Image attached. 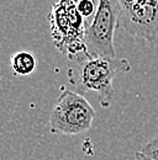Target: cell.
<instances>
[{"label": "cell", "instance_id": "obj_1", "mask_svg": "<svg viewBox=\"0 0 158 160\" xmlns=\"http://www.w3.org/2000/svg\"><path fill=\"white\" fill-rule=\"evenodd\" d=\"M68 81L77 89V92H95L101 107L108 108L114 99V79L118 74L131 70L126 58L93 57L87 51L68 57Z\"/></svg>", "mask_w": 158, "mask_h": 160}, {"label": "cell", "instance_id": "obj_2", "mask_svg": "<svg viewBox=\"0 0 158 160\" xmlns=\"http://www.w3.org/2000/svg\"><path fill=\"white\" fill-rule=\"evenodd\" d=\"M94 118L95 110L84 95L73 90H63L50 116V132L77 136L87 132Z\"/></svg>", "mask_w": 158, "mask_h": 160}, {"label": "cell", "instance_id": "obj_3", "mask_svg": "<svg viewBox=\"0 0 158 160\" xmlns=\"http://www.w3.org/2000/svg\"><path fill=\"white\" fill-rule=\"evenodd\" d=\"M51 37L56 47L67 57L87 51L85 22L72 0H58L48 14Z\"/></svg>", "mask_w": 158, "mask_h": 160}, {"label": "cell", "instance_id": "obj_4", "mask_svg": "<svg viewBox=\"0 0 158 160\" xmlns=\"http://www.w3.org/2000/svg\"><path fill=\"white\" fill-rule=\"evenodd\" d=\"M120 15L118 0H100L95 18L87 27L84 36L85 48L90 56L116 58L114 37L120 26Z\"/></svg>", "mask_w": 158, "mask_h": 160}, {"label": "cell", "instance_id": "obj_5", "mask_svg": "<svg viewBox=\"0 0 158 160\" xmlns=\"http://www.w3.org/2000/svg\"><path fill=\"white\" fill-rule=\"evenodd\" d=\"M120 27L131 36L145 41L158 35V0H118Z\"/></svg>", "mask_w": 158, "mask_h": 160}, {"label": "cell", "instance_id": "obj_6", "mask_svg": "<svg viewBox=\"0 0 158 160\" xmlns=\"http://www.w3.org/2000/svg\"><path fill=\"white\" fill-rule=\"evenodd\" d=\"M39 62L36 56L29 51H20L10 58V67L15 75L27 77L37 69Z\"/></svg>", "mask_w": 158, "mask_h": 160}, {"label": "cell", "instance_id": "obj_7", "mask_svg": "<svg viewBox=\"0 0 158 160\" xmlns=\"http://www.w3.org/2000/svg\"><path fill=\"white\" fill-rule=\"evenodd\" d=\"M72 1L77 6V10L85 22V26L87 27L90 26L98 11L100 0H72Z\"/></svg>", "mask_w": 158, "mask_h": 160}, {"label": "cell", "instance_id": "obj_8", "mask_svg": "<svg viewBox=\"0 0 158 160\" xmlns=\"http://www.w3.org/2000/svg\"><path fill=\"white\" fill-rule=\"evenodd\" d=\"M141 152L146 155H148L150 158L155 160H158V137H155L153 139H151L146 145H143V148L141 149Z\"/></svg>", "mask_w": 158, "mask_h": 160}, {"label": "cell", "instance_id": "obj_9", "mask_svg": "<svg viewBox=\"0 0 158 160\" xmlns=\"http://www.w3.org/2000/svg\"><path fill=\"white\" fill-rule=\"evenodd\" d=\"M135 160H155V159L150 158L148 155L143 154V153L140 150V152H136V154H135Z\"/></svg>", "mask_w": 158, "mask_h": 160}]
</instances>
